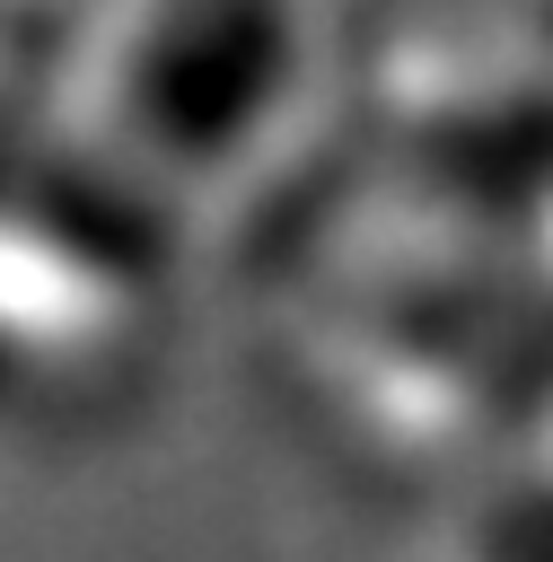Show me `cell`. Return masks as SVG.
I'll return each instance as SVG.
<instances>
[{
  "instance_id": "cell-1",
  "label": "cell",
  "mask_w": 553,
  "mask_h": 562,
  "mask_svg": "<svg viewBox=\"0 0 553 562\" xmlns=\"http://www.w3.org/2000/svg\"><path fill=\"white\" fill-rule=\"evenodd\" d=\"M290 70V0H132L114 44V123L149 167L202 176L263 140Z\"/></svg>"
}]
</instances>
